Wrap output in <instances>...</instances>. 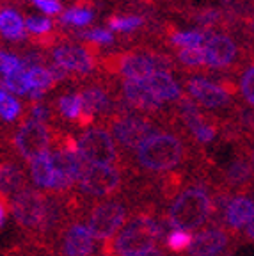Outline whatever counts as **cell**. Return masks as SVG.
Instances as JSON below:
<instances>
[{"instance_id":"6da1fadb","label":"cell","mask_w":254,"mask_h":256,"mask_svg":"<svg viewBox=\"0 0 254 256\" xmlns=\"http://www.w3.org/2000/svg\"><path fill=\"white\" fill-rule=\"evenodd\" d=\"M167 219L158 220L151 214H137L123 226L112 246L105 248V252H116L118 256H134L155 249L160 240H166L171 232Z\"/></svg>"},{"instance_id":"7a4b0ae2","label":"cell","mask_w":254,"mask_h":256,"mask_svg":"<svg viewBox=\"0 0 254 256\" xmlns=\"http://www.w3.org/2000/svg\"><path fill=\"white\" fill-rule=\"evenodd\" d=\"M187 158V142L176 132H156L135 150V162L148 172H171Z\"/></svg>"},{"instance_id":"3957f363","label":"cell","mask_w":254,"mask_h":256,"mask_svg":"<svg viewBox=\"0 0 254 256\" xmlns=\"http://www.w3.org/2000/svg\"><path fill=\"white\" fill-rule=\"evenodd\" d=\"M214 217V200L204 185L183 188L167 208V222L174 230H199Z\"/></svg>"},{"instance_id":"277c9868","label":"cell","mask_w":254,"mask_h":256,"mask_svg":"<svg viewBox=\"0 0 254 256\" xmlns=\"http://www.w3.org/2000/svg\"><path fill=\"white\" fill-rule=\"evenodd\" d=\"M105 66H107L108 72H116L123 75L124 80L144 82L155 72H167L169 68H172V60L166 54L137 50V52L108 56L105 59Z\"/></svg>"},{"instance_id":"5b68a950","label":"cell","mask_w":254,"mask_h":256,"mask_svg":"<svg viewBox=\"0 0 254 256\" xmlns=\"http://www.w3.org/2000/svg\"><path fill=\"white\" fill-rule=\"evenodd\" d=\"M110 130L116 142L123 150H137L144 140L158 132V124L144 114L128 110H116L110 118Z\"/></svg>"},{"instance_id":"8992f818","label":"cell","mask_w":254,"mask_h":256,"mask_svg":"<svg viewBox=\"0 0 254 256\" xmlns=\"http://www.w3.org/2000/svg\"><path fill=\"white\" fill-rule=\"evenodd\" d=\"M9 212L12 214L16 224L28 233L41 235L44 217H46V194L30 187L16 192L9 200Z\"/></svg>"},{"instance_id":"52a82bcc","label":"cell","mask_w":254,"mask_h":256,"mask_svg":"<svg viewBox=\"0 0 254 256\" xmlns=\"http://www.w3.org/2000/svg\"><path fill=\"white\" fill-rule=\"evenodd\" d=\"M128 208L121 201H104L92 206L88 219V228L94 238L108 244L123 228Z\"/></svg>"},{"instance_id":"ba28073f","label":"cell","mask_w":254,"mask_h":256,"mask_svg":"<svg viewBox=\"0 0 254 256\" xmlns=\"http://www.w3.org/2000/svg\"><path fill=\"white\" fill-rule=\"evenodd\" d=\"M78 152L89 166H114L120 158L116 140L105 128L98 126L84 130L78 139Z\"/></svg>"},{"instance_id":"9c48e42d","label":"cell","mask_w":254,"mask_h":256,"mask_svg":"<svg viewBox=\"0 0 254 256\" xmlns=\"http://www.w3.org/2000/svg\"><path fill=\"white\" fill-rule=\"evenodd\" d=\"M50 142H52L50 126L46 123H38V121L32 120L24 121L22 126L16 130L14 137H12L16 153L27 162H32L41 153L48 152Z\"/></svg>"},{"instance_id":"30bf717a","label":"cell","mask_w":254,"mask_h":256,"mask_svg":"<svg viewBox=\"0 0 254 256\" xmlns=\"http://www.w3.org/2000/svg\"><path fill=\"white\" fill-rule=\"evenodd\" d=\"M121 182L116 166H89L80 180V190L89 198H107L120 190Z\"/></svg>"},{"instance_id":"8fae6325","label":"cell","mask_w":254,"mask_h":256,"mask_svg":"<svg viewBox=\"0 0 254 256\" xmlns=\"http://www.w3.org/2000/svg\"><path fill=\"white\" fill-rule=\"evenodd\" d=\"M202 50L206 57V66L214 70L230 68L240 57V48L236 41L224 32H208Z\"/></svg>"},{"instance_id":"7c38bea8","label":"cell","mask_w":254,"mask_h":256,"mask_svg":"<svg viewBox=\"0 0 254 256\" xmlns=\"http://www.w3.org/2000/svg\"><path fill=\"white\" fill-rule=\"evenodd\" d=\"M178 114L182 118L183 124L188 128V132L194 136V139L201 144H208L217 136V126L212 121L206 120L204 114H201L198 104L192 98H185L178 102Z\"/></svg>"},{"instance_id":"4fadbf2b","label":"cell","mask_w":254,"mask_h":256,"mask_svg":"<svg viewBox=\"0 0 254 256\" xmlns=\"http://www.w3.org/2000/svg\"><path fill=\"white\" fill-rule=\"evenodd\" d=\"M188 94L196 104L202 105L204 108H224L231 105V94L224 88L202 76H190L185 82Z\"/></svg>"},{"instance_id":"5bb4252c","label":"cell","mask_w":254,"mask_h":256,"mask_svg":"<svg viewBox=\"0 0 254 256\" xmlns=\"http://www.w3.org/2000/svg\"><path fill=\"white\" fill-rule=\"evenodd\" d=\"M54 62L59 64L68 73H78L86 76L94 72V57L84 46L76 44H59L52 52Z\"/></svg>"},{"instance_id":"9a60e30c","label":"cell","mask_w":254,"mask_h":256,"mask_svg":"<svg viewBox=\"0 0 254 256\" xmlns=\"http://www.w3.org/2000/svg\"><path fill=\"white\" fill-rule=\"evenodd\" d=\"M220 184L226 192L249 190L254 184V168L247 156H238L231 164H228L220 172Z\"/></svg>"},{"instance_id":"2e32d148","label":"cell","mask_w":254,"mask_h":256,"mask_svg":"<svg viewBox=\"0 0 254 256\" xmlns=\"http://www.w3.org/2000/svg\"><path fill=\"white\" fill-rule=\"evenodd\" d=\"M121 91H123L124 104L130 105L132 108L142 110L146 114H160L164 110V104L148 89L144 82L124 80L123 86H121Z\"/></svg>"},{"instance_id":"e0dca14e","label":"cell","mask_w":254,"mask_h":256,"mask_svg":"<svg viewBox=\"0 0 254 256\" xmlns=\"http://www.w3.org/2000/svg\"><path fill=\"white\" fill-rule=\"evenodd\" d=\"M230 235L222 228H206L192 236L188 256H220L230 246Z\"/></svg>"},{"instance_id":"ac0fdd59","label":"cell","mask_w":254,"mask_h":256,"mask_svg":"<svg viewBox=\"0 0 254 256\" xmlns=\"http://www.w3.org/2000/svg\"><path fill=\"white\" fill-rule=\"evenodd\" d=\"M94 240L88 226L72 224L62 236V256H91L96 248Z\"/></svg>"},{"instance_id":"d6986e66","label":"cell","mask_w":254,"mask_h":256,"mask_svg":"<svg viewBox=\"0 0 254 256\" xmlns=\"http://www.w3.org/2000/svg\"><path fill=\"white\" fill-rule=\"evenodd\" d=\"M254 217V201L247 198L246 194H236L230 200L224 212V222L230 230L233 232H240L246 230L247 224L252 220Z\"/></svg>"},{"instance_id":"ffe728a7","label":"cell","mask_w":254,"mask_h":256,"mask_svg":"<svg viewBox=\"0 0 254 256\" xmlns=\"http://www.w3.org/2000/svg\"><path fill=\"white\" fill-rule=\"evenodd\" d=\"M144 84L162 104L164 102H180L183 98L182 88L169 72H155L144 80Z\"/></svg>"},{"instance_id":"44dd1931","label":"cell","mask_w":254,"mask_h":256,"mask_svg":"<svg viewBox=\"0 0 254 256\" xmlns=\"http://www.w3.org/2000/svg\"><path fill=\"white\" fill-rule=\"evenodd\" d=\"M27 176L24 169L14 162H2L0 164V196L11 198L16 192L27 187Z\"/></svg>"},{"instance_id":"7402d4cb","label":"cell","mask_w":254,"mask_h":256,"mask_svg":"<svg viewBox=\"0 0 254 256\" xmlns=\"http://www.w3.org/2000/svg\"><path fill=\"white\" fill-rule=\"evenodd\" d=\"M27 80H28V98L30 100H40L48 89L54 86V76L50 70L44 66H30L27 68Z\"/></svg>"},{"instance_id":"603a6c76","label":"cell","mask_w":254,"mask_h":256,"mask_svg":"<svg viewBox=\"0 0 254 256\" xmlns=\"http://www.w3.org/2000/svg\"><path fill=\"white\" fill-rule=\"evenodd\" d=\"M30 176L38 188H50L54 180L52 153L44 152L30 162Z\"/></svg>"},{"instance_id":"cb8c5ba5","label":"cell","mask_w":254,"mask_h":256,"mask_svg":"<svg viewBox=\"0 0 254 256\" xmlns=\"http://www.w3.org/2000/svg\"><path fill=\"white\" fill-rule=\"evenodd\" d=\"M0 34L6 40H25V22L14 9H0Z\"/></svg>"},{"instance_id":"d4e9b609","label":"cell","mask_w":254,"mask_h":256,"mask_svg":"<svg viewBox=\"0 0 254 256\" xmlns=\"http://www.w3.org/2000/svg\"><path fill=\"white\" fill-rule=\"evenodd\" d=\"M57 110L68 121H78L84 112V102L80 92H70L62 94L57 100Z\"/></svg>"},{"instance_id":"484cf974","label":"cell","mask_w":254,"mask_h":256,"mask_svg":"<svg viewBox=\"0 0 254 256\" xmlns=\"http://www.w3.org/2000/svg\"><path fill=\"white\" fill-rule=\"evenodd\" d=\"M208 30H185V32H172L171 43L180 48H201L204 46Z\"/></svg>"},{"instance_id":"4316f807","label":"cell","mask_w":254,"mask_h":256,"mask_svg":"<svg viewBox=\"0 0 254 256\" xmlns=\"http://www.w3.org/2000/svg\"><path fill=\"white\" fill-rule=\"evenodd\" d=\"M94 18V12L91 9H88L86 6H76V8L68 9L66 12L60 14V22L64 25H70V27H86L89 25Z\"/></svg>"},{"instance_id":"83f0119b","label":"cell","mask_w":254,"mask_h":256,"mask_svg":"<svg viewBox=\"0 0 254 256\" xmlns=\"http://www.w3.org/2000/svg\"><path fill=\"white\" fill-rule=\"evenodd\" d=\"M164 242H166L167 251L174 252V254H182V252L188 251V248H190L192 235L190 232H185V230H172V232L167 233Z\"/></svg>"},{"instance_id":"f1b7e54d","label":"cell","mask_w":254,"mask_h":256,"mask_svg":"<svg viewBox=\"0 0 254 256\" xmlns=\"http://www.w3.org/2000/svg\"><path fill=\"white\" fill-rule=\"evenodd\" d=\"M6 91H11L14 94H28V80H27V66L9 73L2 80Z\"/></svg>"},{"instance_id":"f546056e","label":"cell","mask_w":254,"mask_h":256,"mask_svg":"<svg viewBox=\"0 0 254 256\" xmlns=\"http://www.w3.org/2000/svg\"><path fill=\"white\" fill-rule=\"evenodd\" d=\"M20 102L16 100L12 94H9L6 89H0V118L8 121V123H11V121H14L16 118L20 116Z\"/></svg>"},{"instance_id":"4dcf8cb0","label":"cell","mask_w":254,"mask_h":256,"mask_svg":"<svg viewBox=\"0 0 254 256\" xmlns=\"http://www.w3.org/2000/svg\"><path fill=\"white\" fill-rule=\"evenodd\" d=\"M144 25V18L142 16H137V14H130V16H112L108 18V27L112 30H118V32H134V30H139L140 27Z\"/></svg>"},{"instance_id":"1f68e13d","label":"cell","mask_w":254,"mask_h":256,"mask_svg":"<svg viewBox=\"0 0 254 256\" xmlns=\"http://www.w3.org/2000/svg\"><path fill=\"white\" fill-rule=\"evenodd\" d=\"M238 88L244 96V102L254 108V62L249 64V66L244 70L242 76H240Z\"/></svg>"},{"instance_id":"d6a6232c","label":"cell","mask_w":254,"mask_h":256,"mask_svg":"<svg viewBox=\"0 0 254 256\" xmlns=\"http://www.w3.org/2000/svg\"><path fill=\"white\" fill-rule=\"evenodd\" d=\"M178 60L188 68H201L206 64V57H204V50L201 48H182L178 52Z\"/></svg>"},{"instance_id":"836d02e7","label":"cell","mask_w":254,"mask_h":256,"mask_svg":"<svg viewBox=\"0 0 254 256\" xmlns=\"http://www.w3.org/2000/svg\"><path fill=\"white\" fill-rule=\"evenodd\" d=\"M25 28H27L30 34H34V38H41V36H48L54 32V24L48 18L43 16H28L25 20Z\"/></svg>"},{"instance_id":"e575fe53","label":"cell","mask_w":254,"mask_h":256,"mask_svg":"<svg viewBox=\"0 0 254 256\" xmlns=\"http://www.w3.org/2000/svg\"><path fill=\"white\" fill-rule=\"evenodd\" d=\"M192 16H194V20L198 22L199 25H202V27H206V28L214 27L215 24H218V22L222 20V12L214 8L198 9Z\"/></svg>"},{"instance_id":"d590c367","label":"cell","mask_w":254,"mask_h":256,"mask_svg":"<svg viewBox=\"0 0 254 256\" xmlns=\"http://www.w3.org/2000/svg\"><path fill=\"white\" fill-rule=\"evenodd\" d=\"M24 66H25L24 60H22L18 56H14V54H9V52H4V50H0V73L9 75V73H12V72H16V70L24 68Z\"/></svg>"},{"instance_id":"8d00e7d4","label":"cell","mask_w":254,"mask_h":256,"mask_svg":"<svg viewBox=\"0 0 254 256\" xmlns=\"http://www.w3.org/2000/svg\"><path fill=\"white\" fill-rule=\"evenodd\" d=\"M84 40H88L89 43L94 44H112L114 43V34L108 28H92V30H86L82 34Z\"/></svg>"},{"instance_id":"74e56055","label":"cell","mask_w":254,"mask_h":256,"mask_svg":"<svg viewBox=\"0 0 254 256\" xmlns=\"http://www.w3.org/2000/svg\"><path fill=\"white\" fill-rule=\"evenodd\" d=\"M32 4L46 14H59L60 9H62L59 0H32Z\"/></svg>"},{"instance_id":"f35d334b","label":"cell","mask_w":254,"mask_h":256,"mask_svg":"<svg viewBox=\"0 0 254 256\" xmlns=\"http://www.w3.org/2000/svg\"><path fill=\"white\" fill-rule=\"evenodd\" d=\"M48 118H50V110H48L46 105L36 104L30 107V118H28V120L38 121V123H46Z\"/></svg>"},{"instance_id":"ab89813d","label":"cell","mask_w":254,"mask_h":256,"mask_svg":"<svg viewBox=\"0 0 254 256\" xmlns=\"http://www.w3.org/2000/svg\"><path fill=\"white\" fill-rule=\"evenodd\" d=\"M8 214H9V201H8V198L0 196V230L4 228Z\"/></svg>"},{"instance_id":"60d3db41","label":"cell","mask_w":254,"mask_h":256,"mask_svg":"<svg viewBox=\"0 0 254 256\" xmlns=\"http://www.w3.org/2000/svg\"><path fill=\"white\" fill-rule=\"evenodd\" d=\"M134 256H167V254H166V252L162 251V249L155 248V249H151V251L140 252V254H134Z\"/></svg>"},{"instance_id":"b9f144b4","label":"cell","mask_w":254,"mask_h":256,"mask_svg":"<svg viewBox=\"0 0 254 256\" xmlns=\"http://www.w3.org/2000/svg\"><path fill=\"white\" fill-rule=\"evenodd\" d=\"M246 236L249 240H254V217H252V220L246 226Z\"/></svg>"},{"instance_id":"7bdbcfd3","label":"cell","mask_w":254,"mask_h":256,"mask_svg":"<svg viewBox=\"0 0 254 256\" xmlns=\"http://www.w3.org/2000/svg\"><path fill=\"white\" fill-rule=\"evenodd\" d=\"M249 160H250V164H252V168H254V146L249 150Z\"/></svg>"},{"instance_id":"ee69618b","label":"cell","mask_w":254,"mask_h":256,"mask_svg":"<svg viewBox=\"0 0 254 256\" xmlns=\"http://www.w3.org/2000/svg\"><path fill=\"white\" fill-rule=\"evenodd\" d=\"M226 256H228V254H226Z\"/></svg>"}]
</instances>
